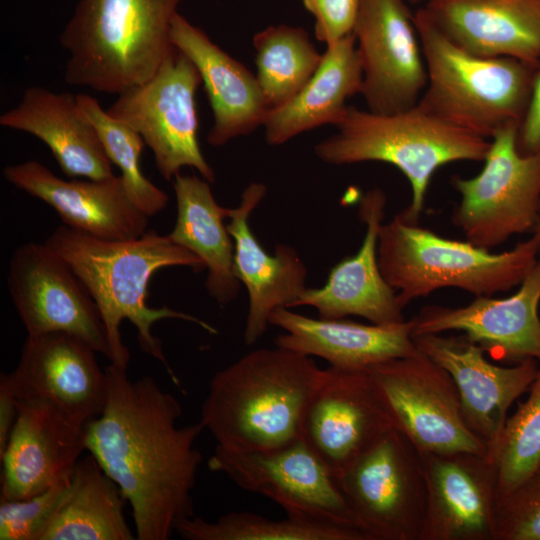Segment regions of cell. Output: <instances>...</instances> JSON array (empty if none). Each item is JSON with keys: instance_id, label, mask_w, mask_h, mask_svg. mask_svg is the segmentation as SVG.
Listing matches in <instances>:
<instances>
[{"instance_id": "obj_21", "label": "cell", "mask_w": 540, "mask_h": 540, "mask_svg": "<svg viewBox=\"0 0 540 540\" xmlns=\"http://www.w3.org/2000/svg\"><path fill=\"white\" fill-rule=\"evenodd\" d=\"M4 178L52 207L63 225L105 240H129L148 231L149 216L130 199L120 175L64 180L42 163L8 165Z\"/></svg>"}, {"instance_id": "obj_35", "label": "cell", "mask_w": 540, "mask_h": 540, "mask_svg": "<svg viewBox=\"0 0 540 540\" xmlns=\"http://www.w3.org/2000/svg\"><path fill=\"white\" fill-rule=\"evenodd\" d=\"M494 540H540V465L515 488L497 495Z\"/></svg>"}, {"instance_id": "obj_29", "label": "cell", "mask_w": 540, "mask_h": 540, "mask_svg": "<svg viewBox=\"0 0 540 540\" xmlns=\"http://www.w3.org/2000/svg\"><path fill=\"white\" fill-rule=\"evenodd\" d=\"M173 188L177 218L168 235L203 261L205 289L219 305H227L237 298L241 285L234 271V241L224 223L230 208L220 206L210 183L198 176L179 173Z\"/></svg>"}, {"instance_id": "obj_3", "label": "cell", "mask_w": 540, "mask_h": 540, "mask_svg": "<svg viewBox=\"0 0 540 540\" xmlns=\"http://www.w3.org/2000/svg\"><path fill=\"white\" fill-rule=\"evenodd\" d=\"M325 371L294 350H253L213 375L200 422L224 449L266 451L287 445L302 437Z\"/></svg>"}, {"instance_id": "obj_34", "label": "cell", "mask_w": 540, "mask_h": 540, "mask_svg": "<svg viewBox=\"0 0 540 540\" xmlns=\"http://www.w3.org/2000/svg\"><path fill=\"white\" fill-rule=\"evenodd\" d=\"M495 461L497 495L515 488L540 465V366L528 398L505 422Z\"/></svg>"}, {"instance_id": "obj_1", "label": "cell", "mask_w": 540, "mask_h": 540, "mask_svg": "<svg viewBox=\"0 0 540 540\" xmlns=\"http://www.w3.org/2000/svg\"><path fill=\"white\" fill-rule=\"evenodd\" d=\"M108 381L102 413L86 425V451L119 486L132 508L138 540H168L194 516L192 491L202 454L195 443L204 427L177 426L178 399L151 376L130 380L127 367L104 368Z\"/></svg>"}, {"instance_id": "obj_19", "label": "cell", "mask_w": 540, "mask_h": 540, "mask_svg": "<svg viewBox=\"0 0 540 540\" xmlns=\"http://www.w3.org/2000/svg\"><path fill=\"white\" fill-rule=\"evenodd\" d=\"M427 506L420 540H494L497 464L473 452H421Z\"/></svg>"}, {"instance_id": "obj_2", "label": "cell", "mask_w": 540, "mask_h": 540, "mask_svg": "<svg viewBox=\"0 0 540 540\" xmlns=\"http://www.w3.org/2000/svg\"><path fill=\"white\" fill-rule=\"evenodd\" d=\"M45 243L70 265L95 300L112 347L111 363L128 366L130 353L120 332L121 321L127 319L137 330L141 349L160 361L172 382L180 387L161 341L152 333L153 324L163 319H179L197 324L209 334L218 331L193 315L167 306H148V286L153 274L162 268L182 266L201 272L206 269L203 261L173 242L169 235L153 230L134 239L105 240L61 225Z\"/></svg>"}, {"instance_id": "obj_5", "label": "cell", "mask_w": 540, "mask_h": 540, "mask_svg": "<svg viewBox=\"0 0 540 540\" xmlns=\"http://www.w3.org/2000/svg\"><path fill=\"white\" fill-rule=\"evenodd\" d=\"M335 127L333 135L315 145L317 158L334 166L375 161L399 169L410 183L412 199L396 215L409 223L418 222L437 169L456 161H484L490 147V139L455 126L418 104L392 114L348 106Z\"/></svg>"}, {"instance_id": "obj_12", "label": "cell", "mask_w": 540, "mask_h": 540, "mask_svg": "<svg viewBox=\"0 0 540 540\" xmlns=\"http://www.w3.org/2000/svg\"><path fill=\"white\" fill-rule=\"evenodd\" d=\"M392 418L421 452H473L486 445L467 425L456 385L425 353L394 358L367 369ZM490 457V456H489Z\"/></svg>"}, {"instance_id": "obj_23", "label": "cell", "mask_w": 540, "mask_h": 540, "mask_svg": "<svg viewBox=\"0 0 540 540\" xmlns=\"http://www.w3.org/2000/svg\"><path fill=\"white\" fill-rule=\"evenodd\" d=\"M385 206L381 189L366 192L359 205V217L366 224L360 249L338 262L322 287L306 288L292 308L313 307L323 319L359 316L378 325L406 321L397 293L384 279L378 263V235Z\"/></svg>"}, {"instance_id": "obj_13", "label": "cell", "mask_w": 540, "mask_h": 540, "mask_svg": "<svg viewBox=\"0 0 540 540\" xmlns=\"http://www.w3.org/2000/svg\"><path fill=\"white\" fill-rule=\"evenodd\" d=\"M7 286L27 335L67 333L113 361L95 300L70 265L45 242H28L13 251Z\"/></svg>"}, {"instance_id": "obj_30", "label": "cell", "mask_w": 540, "mask_h": 540, "mask_svg": "<svg viewBox=\"0 0 540 540\" xmlns=\"http://www.w3.org/2000/svg\"><path fill=\"white\" fill-rule=\"evenodd\" d=\"M119 486L88 453L77 461L65 494L40 540H134Z\"/></svg>"}, {"instance_id": "obj_27", "label": "cell", "mask_w": 540, "mask_h": 540, "mask_svg": "<svg viewBox=\"0 0 540 540\" xmlns=\"http://www.w3.org/2000/svg\"><path fill=\"white\" fill-rule=\"evenodd\" d=\"M0 125L41 140L68 177L102 180L114 175L98 133L74 94L29 87L15 107L1 114Z\"/></svg>"}, {"instance_id": "obj_32", "label": "cell", "mask_w": 540, "mask_h": 540, "mask_svg": "<svg viewBox=\"0 0 540 540\" xmlns=\"http://www.w3.org/2000/svg\"><path fill=\"white\" fill-rule=\"evenodd\" d=\"M175 532L186 540H368L358 529L287 516L270 519L247 511L229 512L215 521L195 515Z\"/></svg>"}, {"instance_id": "obj_26", "label": "cell", "mask_w": 540, "mask_h": 540, "mask_svg": "<svg viewBox=\"0 0 540 540\" xmlns=\"http://www.w3.org/2000/svg\"><path fill=\"white\" fill-rule=\"evenodd\" d=\"M269 324L285 331L275 346L322 358L338 369L367 370L418 351L410 320L366 325L344 318H312L280 307L271 313Z\"/></svg>"}, {"instance_id": "obj_7", "label": "cell", "mask_w": 540, "mask_h": 540, "mask_svg": "<svg viewBox=\"0 0 540 540\" xmlns=\"http://www.w3.org/2000/svg\"><path fill=\"white\" fill-rule=\"evenodd\" d=\"M377 254L381 273L404 309L442 288H459L475 297L508 291L535 266L539 249L530 237L508 251L492 253L395 215L380 227Z\"/></svg>"}, {"instance_id": "obj_40", "label": "cell", "mask_w": 540, "mask_h": 540, "mask_svg": "<svg viewBox=\"0 0 540 540\" xmlns=\"http://www.w3.org/2000/svg\"><path fill=\"white\" fill-rule=\"evenodd\" d=\"M531 234H532L531 237L535 240L538 246L539 254H540V210H539V213H538V216H537V219H536V222L532 229Z\"/></svg>"}, {"instance_id": "obj_14", "label": "cell", "mask_w": 540, "mask_h": 540, "mask_svg": "<svg viewBox=\"0 0 540 540\" xmlns=\"http://www.w3.org/2000/svg\"><path fill=\"white\" fill-rule=\"evenodd\" d=\"M353 33L367 110L392 114L414 107L427 85V70L407 1L361 0Z\"/></svg>"}, {"instance_id": "obj_28", "label": "cell", "mask_w": 540, "mask_h": 540, "mask_svg": "<svg viewBox=\"0 0 540 540\" xmlns=\"http://www.w3.org/2000/svg\"><path fill=\"white\" fill-rule=\"evenodd\" d=\"M363 72L354 33L327 46L305 86L287 103L270 109L263 127L268 145L278 146L323 125L335 126L346 100L360 94Z\"/></svg>"}, {"instance_id": "obj_25", "label": "cell", "mask_w": 540, "mask_h": 540, "mask_svg": "<svg viewBox=\"0 0 540 540\" xmlns=\"http://www.w3.org/2000/svg\"><path fill=\"white\" fill-rule=\"evenodd\" d=\"M423 8L467 52L540 67V0H428Z\"/></svg>"}, {"instance_id": "obj_11", "label": "cell", "mask_w": 540, "mask_h": 540, "mask_svg": "<svg viewBox=\"0 0 540 540\" xmlns=\"http://www.w3.org/2000/svg\"><path fill=\"white\" fill-rule=\"evenodd\" d=\"M207 465L240 488L273 500L287 516L360 530L336 474L302 437L266 451L216 445Z\"/></svg>"}, {"instance_id": "obj_6", "label": "cell", "mask_w": 540, "mask_h": 540, "mask_svg": "<svg viewBox=\"0 0 540 540\" xmlns=\"http://www.w3.org/2000/svg\"><path fill=\"white\" fill-rule=\"evenodd\" d=\"M414 24L427 70L419 106L486 139L520 125L540 67L467 52L441 32L423 7L415 12Z\"/></svg>"}, {"instance_id": "obj_15", "label": "cell", "mask_w": 540, "mask_h": 540, "mask_svg": "<svg viewBox=\"0 0 540 540\" xmlns=\"http://www.w3.org/2000/svg\"><path fill=\"white\" fill-rule=\"evenodd\" d=\"M96 353L67 333L27 335L16 368L3 376L16 398L45 400L87 425L102 413L108 396Z\"/></svg>"}, {"instance_id": "obj_17", "label": "cell", "mask_w": 540, "mask_h": 540, "mask_svg": "<svg viewBox=\"0 0 540 540\" xmlns=\"http://www.w3.org/2000/svg\"><path fill=\"white\" fill-rule=\"evenodd\" d=\"M413 340L420 351L449 373L467 425L495 460L508 410L530 388L539 362L528 359L512 367L494 365L465 335L420 334Z\"/></svg>"}, {"instance_id": "obj_10", "label": "cell", "mask_w": 540, "mask_h": 540, "mask_svg": "<svg viewBox=\"0 0 540 540\" xmlns=\"http://www.w3.org/2000/svg\"><path fill=\"white\" fill-rule=\"evenodd\" d=\"M201 83L195 65L175 48L153 77L117 95L106 109L111 117L141 135L167 181L183 167H192L210 184L215 182L214 169L198 141L195 96Z\"/></svg>"}, {"instance_id": "obj_39", "label": "cell", "mask_w": 540, "mask_h": 540, "mask_svg": "<svg viewBox=\"0 0 540 540\" xmlns=\"http://www.w3.org/2000/svg\"><path fill=\"white\" fill-rule=\"evenodd\" d=\"M18 415L17 400L5 377H0V457L3 455Z\"/></svg>"}, {"instance_id": "obj_22", "label": "cell", "mask_w": 540, "mask_h": 540, "mask_svg": "<svg viewBox=\"0 0 540 540\" xmlns=\"http://www.w3.org/2000/svg\"><path fill=\"white\" fill-rule=\"evenodd\" d=\"M266 192L263 183H250L242 192L239 205L230 208L226 223L234 241L235 275L249 297L244 328V342L248 346L264 335L275 309L292 308L307 288V268L297 251L282 243L275 245L273 253L267 252L249 226V217Z\"/></svg>"}, {"instance_id": "obj_18", "label": "cell", "mask_w": 540, "mask_h": 540, "mask_svg": "<svg viewBox=\"0 0 540 540\" xmlns=\"http://www.w3.org/2000/svg\"><path fill=\"white\" fill-rule=\"evenodd\" d=\"M540 254L519 290L506 298L478 296L462 307L429 305L410 320L412 336L464 332L494 359L517 364L540 363Z\"/></svg>"}, {"instance_id": "obj_38", "label": "cell", "mask_w": 540, "mask_h": 540, "mask_svg": "<svg viewBox=\"0 0 540 540\" xmlns=\"http://www.w3.org/2000/svg\"><path fill=\"white\" fill-rule=\"evenodd\" d=\"M517 147L524 155L540 152V68L534 79L527 111L518 128Z\"/></svg>"}, {"instance_id": "obj_33", "label": "cell", "mask_w": 540, "mask_h": 540, "mask_svg": "<svg viewBox=\"0 0 540 540\" xmlns=\"http://www.w3.org/2000/svg\"><path fill=\"white\" fill-rule=\"evenodd\" d=\"M76 97L80 111L95 127L108 158L120 169L130 199L149 217L162 211L169 197L141 171L140 157L145 144L141 135L111 117L95 97L88 94H76Z\"/></svg>"}, {"instance_id": "obj_31", "label": "cell", "mask_w": 540, "mask_h": 540, "mask_svg": "<svg viewBox=\"0 0 540 540\" xmlns=\"http://www.w3.org/2000/svg\"><path fill=\"white\" fill-rule=\"evenodd\" d=\"M256 78L270 109L291 100L319 67L322 55L302 27L271 25L253 37Z\"/></svg>"}, {"instance_id": "obj_24", "label": "cell", "mask_w": 540, "mask_h": 540, "mask_svg": "<svg viewBox=\"0 0 540 540\" xmlns=\"http://www.w3.org/2000/svg\"><path fill=\"white\" fill-rule=\"evenodd\" d=\"M171 41L192 61L204 84L213 115L208 144L221 147L263 126L269 107L256 76L242 63L180 13L172 22Z\"/></svg>"}, {"instance_id": "obj_4", "label": "cell", "mask_w": 540, "mask_h": 540, "mask_svg": "<svg viewBox=\"0 0 540 540\" xmlns=\"http://www.w3.org/2000/svg\"><path fill=\"white\" fill-rule=\"evenodd\" d=\"M183 0H78L60 34L64 80L119 95L148 81L175 49L171 26Z\"/></svg>"}, {"instance_id": "obj_8", "label": "cell", "mask_w": 540, "mask_h": 540, "mask_svg": "<svg viewBox=\"0 0 540 540\" xmlns=\"http://www.w3.org/2000/svg\"><path fill=\"white\" fill-rule=\"evenodd\" d=\"M519 125L498 130L480 173L453 176L460 195L452 222L473 245L491 250L511 236L532 232L540 210V152L521 154Z\"/></svg>"}, {"instance_id": "obj_9", "label": "cell", "mask_w": 540, "mask_h": 540, "mask_svg": "<svg viewBox=\"0 0 540 540\" xmlns=\"http://www.w3.org/2000/svg\"><path fill=\"white\" fill-rule=\"evenodd\" d=\"M368 540H420L427 492L420 451L392 428L338 477Z\"/></svg>"}, {"instance_id": "obj_20", "label": "cell", "mask_w": 540, "mask_h": 540, "mask_svg": "<svg viewBox=\"0 0 540 540\" xmlns=\"http://www.w3.org/2000/svg\"><path fill=\"white\" fill-rule=\"evenodd\" d=\"M18 415L0 457V500L40 494L70 477L86 450V425L40 399H18Z\"/></svg>"}, {"instance_id": "obj_16", "label": "cell", "mask_w": 540, "mask_h": 540, "mask_svg": "<svg viewBox=\"0 0 540 540\" xmlns=\"http://www.w3.org/2000/svg\"><path fill=\"white\" fill-rule=\"evenodd\" d=\"M392 428V418L367 370L329 366L308 406L302 438L338 477Z\"/></svg>"}, {"instance_id": "obj_36", "label": "cell", "mask_w": 540, "mask_h": 540, "mask_svg": "<svg viewBox=\"0 0 540 540\" xmlns=\"http://www.w3.org/2000/svg\"><path fill=\"white\" fill-rule=\"evenodd\" d=\"M70 477L21 500H0V540H40L67 489Z\"/></svg>"}, {"instance_id": "obj_41", "label": "cell", "mask_w": 540, "mask_h": 540, "mask_svg": "<svg viewBox=\"0 0 540 540\" xmlns=\"http://www.w3.org/2000/svg\"><path fill=\"white\" fill-rule=\"evenodd\" d=\"M409 3L417 4L419 2H422L423 0H406Z\"/></svg>"}, {"instance_id": "obj_37", "label": "cell", "mask_w": 540, "mask_h": 540, "mask_svg": "<svg viewBox=\"0 0 540 540\" xmlns=\"http://www.w3.org/2000/svg\"><path fill=\"white\" fill-rule=\"evenodd\" d=\"M361 0H302L314 16L316 38L330 46L353 34Z\"/></svg>"}]
</instances>
